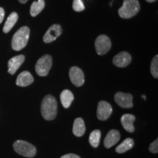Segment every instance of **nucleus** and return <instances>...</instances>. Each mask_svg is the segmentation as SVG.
<instances>
[{
    "label": "nucleus",
    "mask_w": 158,
    "mask_h": 158,
    "mask_svg": "<svg viewBox=\"0 0 158 158\" xmlns=\"http://www.w3.org/2000/svg\"><path fill=\"white\" fill-rule=\"evenodd\" d=\"M133 95L129 93L117 92L114 95V100L120 107L123 108H131L133 106Z\"/></svg>",
    "instance_id": "6e6552de"
},
{
    "label": "nucleus",
    "mask_w": 158,
    "mask_h": 158,
    "mask_svg": "<svg viewBox=\"0 0 158 158\" xmlns=\"http://www.w3.org/2000/svg\"><path fill=\"white\" fill-rule=\"evenodd\" d=\"M25 60L23 55H18L11 58L8 62V73L10 75H14L19 68L21 66Z\"/></svg>",
    "instance_id": "f8f14e48"
},
{
    "label": "nucleus",
    "mask_w": 158,
    "mask_h": 158,
    "mask_svg": "<svg viewBox=\"0 0 158 158\" xmlns=\"http://www.w3.org/2000/svg\"><path fill=\"white\" fill-rule=\"evenodd\" d=\"M41 114L45 120L51 121L54 119L57 114V102L54 97L48 94L43 99Z\"/></svg>",
    "instance_id": "f257e3e1"
},
{
    "label": "nucleus",
    "mask_w": 158,
    "mask_h": 158,
    "mask_svg": "<svg viewBox=\"0 0 158 158\" xmlns=\"http://www.w3.org/2000/svg\"><path fill=\"white\" fill-rule=\"evenodd\" d=\"M141 98H143V99H146V97H145V96H142Z\"/></svg>",
    "instance_id": "c85d7f7f"
},
{
    "label": "nucleus",
    "mask_w": 158,
    "mask_h": 158,
    "mask_svg": "<svg viewBox=\"0 0 158 158\" xmlns=\"http://www.w3.org/2000/svg\"><path fill=\"white\" fill-rule=\"evenodd\" d=\"M52 66V57L45 54L40 58L35 64V70L40 76H46Z\"/></svg>",
    "instance_id": "39448f33"
},
{
    "label": "nucleus",
    "mask_w": 158,
    "mask_h": 158,
    "mask_svg": "<svg viewBox=\"0 0 158 158\" xmlns=\"http://www.w3.org/2000/svg\"><path fill=\"white\" fill-rule=\"evenodd\" d=\"M33 81H34V78L30 73L28 71H23L17 77L16 84L17 86L21 87H25L32 84Z\"/></svg>",
    "instance_id": "4468645a"
},
{
    "label": "nucleus",
    "mask_w": 158,
    "mask_h": 158,
    "mask_svg": "<svg viewBox=\"0 0 158 158\" xmlns=\"http://www.w3.org/2000/svg\"><path fill=\"white\" fill-rule=\"evenodd\" d=\"M135 120V116L133 114H124L121 118V122L122 126L126 131L129 133H133L135 130L133 123Z\"/></svg>",
    "instance_id": "2eb2a0df"
},
{
    "label": "nucleus",
    "mask_w": 158,
    "mask_h": 158,
    "mask_svg": "<svg viewBox=\"0 0 158 158\" xmlns=\"http://www.w3.org/2000/svg\"><path fill=\"white\" fill-rule=\"evenodd\" d=\"M140 10V4L138 0H124L123 5L118 9V15L122 19H130L135 16Z\"/></svg>",
    "instance_id": "7ed1b4c3"
},
{
    "label": "nucleus",
    "mask_w": 158,
    "mask_h": 158,
    "mask_svg": "<svg viewBox=\"0 0 158 158\" xmlns=\"http://www.w3.org/2000/svg\"><path fill=\"white\" fill-rule=\"evenodd\" d=\"M86 131V127L84 119L81 118H77L75 119L73 126V133L77 137H81Z\"/></svg>",
    "instance_id": "dca6fc26"
},
{
    "label": "nucleus",
    "mask_w": 158,
    "mask_h": 158,
    "mask_svg": "<svg viewBox=\"0 0 158 158\" xmlns=\"http://www.w3.org/2000/svg\"><path fill=\"white\" fill-rule=\"evenodd\" d=\"M95 49L98 55H105L107 54L111 48V42L109 37L105 35H101L98 36L95 40Z\"/></svg>",
    "instance_id": "423d86ee"
},
{
    "label": "nucleus",
    "mask_w": 158,
    "mask_h": 158,
    "mask_svg": "<svg viewBox=\"0 0 158 158\" xmlns=\"http://www.w3.org/2000/svg\"><path fill=\"white\" fill-rule=\"evenodd\" d=\"M146 1L148 2H154L157 1V0H146Z\"/></svg>",
    "instance_id": "cd10ccee"
},
{
    "label": "nucleus",
    "mask_w": 158,
    "mask_h": 158,
    "mask_svg": "<svg viewBox=\"0 0 158 158\" xmlns=\"http://www.w3.org/2000/svg\"><path fill=\"white\" fill-rule=\"evenodd\" d=\"M30 35V29L28 27H22L13 35L12 39V48L14 51L22 50L27 45Z\"/></svg>",
    "instance_id": "f03ea898"
},
{
    "label": "nucleus",
    "mask_w": 158,
    "mask_h": 158,
    "mask_svg": "<svg viewBox=\"0 0 158 158\" xmlns=\"http://www.w3.org/2000/svg\"><path fill=\"white\" fill-rule=\"evenodd\" d=\"M112 112H113V108L110 103L104 100L99 102L98 109H97V116L99 119L102 121L107 120L111 115Z\"/></svg>",
    "instance_id": "0eeeda50"
},
{
    "label": "nucleus",
    "mask_w": 158,
    "mask_h": 158,
    "mask_svg": "<svg viewBox=\"0 0 158 158\" xmlns=\"http://www.w3.org/2000/svg\"><path fill=\"white\" fill-rule=\"evenodd\" d=\"M74 100V95L70 90L64 89L60 94V100L62 102L63 107L68 108L70 106L71 103Z\"/></svg>",
    "instance_id": "f3484780"
},
{
    "label": "nucleus",
    "mask_w": 158,
    "mask_h": 158,
    "mask_svg": "<svg viewBox=\"0 0 158 158\" xmlns=\"http://www.w3.org/2000/svg\"><path fill=\"white\" fill-rule=\"evenodd\" d=\"M149 149L152 153L157 154L158 152V140L157 139H156L155 141H154L152 143L150 144Z\"/></svg>",
    "instance_id": "b1692460"
},
{
    "label": "nucleus",
    "mask_w": 158,
    "mask_h": 158,
    "mask_svg": "<svg viewBox=\"0 0 158 158\" xmlns=\"http://www.w3.org/2000/svg\"><path fill=\"white\" fill-rule=\"evenodd\" d=\"M134 146V141L132 138H126L124 141L116 148V152L118 154L126 152L128 150L131 149Z\"/></svg>",
    "instance_id": "aec40b11"
},
{
    "label": "nucleus",
    "mask_w": 158,
    "mask_h": 158,
    "mask_svg": "<svg viewBox=\"0 0 158 158\" xmlns=\"http://www.w3.org/2000/svg\"><path fill=\"white\" fill-rule=\"evenodd\" d=\"M60 158H81L78 155H75V154H68V155H63Z\"/></svg>",
    "instance_id": "393cba45"
},
{
    "label": "nucleus",
    "mask_w": 158,
    "mask_h": 158,
    "mask_svg": "<svg viewBox=\"0 0 158 158\" xmlns=\"http://www.w3.org/2000/svg\"><path fill=\"white\" fill-rule=\"evenodd\" d=\"M13 149L18 154L26 157H33L37 153L34 145L22 140H18L13 143Z\"/></svg>",
    "instance_id": "20e7f679"
},
{
    "label": "nucleus",
    "mask_w": 158,
    "mask_h": 158,
    "mask_svg": "<svg viewBox=\"0 0 158 158\" xmlns=\"http://www.w3.org/2000/svg\"><path fill=\"white\" fill-rule=\"evenodd\" d=\"M4 18H5V10L2 7H0V23L3 21Z\"/></svg>",
    "instance_id": "a878e982"
},
{
    "label": "nucleus",
    "mask_w": 158,
    "mask_h": 158,
    "mask_svg": "<svg viewBox=\"0 0 158 158\" xmlns=\"http://www.w3.org/2000/svg\"><path fill=\"white\" fill-rule=\"evenodd\" d=\"M100 138H101V132L99 130H94L89 135V141L92 147L94 148H97L99 146L100 141Z\"/></svg>",
    "instance_id": "412c9836"
},
{
    "label": "nucleus",
    "mask_w": 158,
    "mask_h": 158,
    "mask_svg": "<svg viewBox=\"0 0 158 158\" xmlns=\"http://www.w3.org/2000/svg\"><path fill=\"white\" fill-rule=\"evenodd\" d=\"M18 19H19V15L17 14V13H15V12H13V13H10V15L8 18H7L5 25H4V27H3L4 32L5 33L9 32V31L12 29V28L15 26V23L17 22Z\"/></svg>",
    "instance_id": "a211bd4d"
},
{
    "label": "nucleus",
    "mask_w": 158,
    "mask_h": 158,
    "mask_svg": "<svg viewBox=\"0 0 158 158\" xmlns=\"http://www.w3.org/2000/svg\"><path fill=\"white\" fill-rule=\"evenodd\" d=\"M62 29L59 24H53L47 30L43 36V41L45 43H50L56 40L57 37L62 35Z\"/></svg>",
    "instance_id": "1a4fd4ad"
},
{
    "label": "nucleus",
    "mask_w": 158,
    "mask_h": 158,
    "mask_svg": "<svg viewBox=\"0 0 158 158\" xmlns=\"http://www.w3.org/2000/svg\"><path fill=\"white\" fill-rule=\"evenodd\" d=\"M69 76L73 84L79 87L84 84V74L83 71L78 67H72L70 69Z\"/></svg>",
    "instance_id": "9d476101"
},
{
    "label": "nucleus",
    "mask_w": 158,
    "mask_h": 158,
    "mask_svg": "<svg viewBox=\"0 0 158 158\" xmlns=\"http://www.w3.org/2000/svg\"><path fill=\"white\" fill-rule=\"evenodd\" d=\"M45 7L44 0H38L33 2L30 7V15L32 17L37 16V15L42 12Z\"/></svg>",
    "instance_id": "6ab92c4d"
},
{
    "label": "nucleus",
    "mask_w": 158,
    "mask_h": 158,
    "mask_svg": "<svg viewBox=\"0 0 158 158\" xmlns=\"http://www.w3.org/2000/svg\"><path fill=\"white\" fill-rule=\"evenodd\" d=\"M73 9L76 12H81L85 10V6L82 0H73Z\"/></svg>",
    "instance_id": "5701e85b"
},
{
    "label": "nucleus",
    "mask_w": 158,
    "mask_h": 158,
    "mask_svg": "<svg viewBox=\"0 0 158 158\" xmlns=\"http://www.w3.org/2000/svg\"><path fill=\"white\" fill-rule=\"evenodd\" d=\"M150 70H151V73L152 75L154 78H158V56L154 57L151 63V67H150Z\"/></svg>",
    "instance_id": "4be33fe9"
},
{
    "label": "nucleus",
    "mask_w": 158,
    "mask_h": 158,
    "mask_svg": "<svg viewBox=\"0 0 158 158\" xmlns=\"http://www.w3.org/2000/svg\"><path fill=\"white\" fill-rule=\"evenodd\" d=\"M120 137H121V135H120L119 132H118V130H110L104 140L105 147L107 148V149L112 147L113 146L115 145L116 143H118V141L120 140Z\"/></svg>",
    "instance_id": "ddd939ff"
},
{
    "label": "nucleus",
    "mask_w": 158,
    "mask_h": 158,
    "mask_svg": "<svg viewBox=\"0 0 158 158\" xmlns=\"http://www.w3.org/2000/svg\"><path fill=\"white\" fill-rule=\"evenodd\" d=\"M19 2H21V4H25L28 2V0H19Z\"/></svg>",
    "instance_id": "bb28decb"
},
{
    "label": "nucleus",
    "mask_w": 158,
    "mask_h": 158,
    "mask_svg": "<svg viewBox=\"0 0 158 158\" xmlns=\"http://www.w3.org/2000/svg\"><path fill=\"white\" fill-rule=\"evenodd\" d=\"M131 61V55L126 51L118 53L113 59L114 64L118 68H126L130 64Z\"/></svg>",
    "instance_id": "9b49d317"
}]
</instances>
